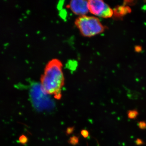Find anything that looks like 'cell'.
<instances>
[{"instance_id": "obj_1", "label": "cell", "mask_w": 146, "mask_h": 146, "mask_svg": "<svg viewBox=\"0 0 146 146\" xmlns=\"http://www.w3.org/2000/svg\"><path fill=\"white\" fill-rule=\"evenodd\" d=\"M63 65L57 58L48 61L40 78V85L45 94L53 95L57 100L61 98V89L65 84Z\"/></svg>"}, {"instance_id": "obj_2", "label": "cell", "mask_w": 146, "mask_h": 146, "mask_svg": "<svg viewBox=\"0 0 146 146\" xmlns=\"http://www.w3.org/2000/svg\"><path fill=\"white\" fill-rule=\"evenodd\" d=\"M74 24L80 34L84 37L96 36L103 32L105 29L99 18L95 16H78Z\"/></svg>"}, {"instance_id": "obj_3", "label": "cell", "mask_w": 146, "mask_h": 146, "mask_svg": "<svg viewBox=\"0 0 146 146\" xmlns=\"http://www.w3.org/2000/svg\"><path fill=\"white\" fill-rule=\"evenodd\" d=\"M88 1L89 11L94 16L107 18L113 16L114 11L108 5L102 0Z\"/></svg>"}, {"instance_id": "obj_4", "label": "cell", "mask_w": 146, "mask_h": 146, "mask_svg": "<svg viewBox=\"0 0 146 146\" xmlns=\"http://www.w3.org/2000/svg\"><path fill=\"white\" fill-rule=\"evenodd\" d=\"M67 7L73 13L79 16L87 15L89 12L88 1L73 0L70 1Z\"/></svg>"}, {"instance_id": "obj_5", "label": "cell", "mask_w": 146, "mask_h": 146, "mask_svg": "<svg viewBox=\"0 0 146 146\" xmlns=\"http://www.w3.org/2000/svg\"><path fill=\"white\" fill-rule=\"evenodd\" d=\"M138 115V112L136 110H129L127 112L128 117L130 119H135Z\"/></svg>"}, {"instance_id": "obj_6", "label": "cell", "mask_w": 146, "mask_h": 146, "mask_svg": "<svg viewBox=\"0 0 146 146\" xmlns=\"http://www.w3.org/2000/svg\"><path fill=\"white\" fill-rule=\"evenodd\" d=\"M68 142H69V143L71 144V145H75L78 144L79 138L77 136H73L70 138Z\"/></svg>"}, {"instance_id": "obj_7", "label": "cell", "mask_w": 146, "mask_h": 146, "mask_svg": "<svg viewBox=\"0 0 146 146\" xmlns=\"http://www.w3.org/2000/svg\"><path fill=\"white\" fill-rule=\"evenodd\" d=\"M19 141L21 144L24 145V144H26L27 143L28 139L27 137L26 136L23 135L20 136V137H19Z\"/></svg>"}, {"instance_id": "obj_8", "label": "cell", "mask_w": 146, "mask_h": 146, "mask_svg": "<svg viewBox=\"0 0 146 146\" xmlns=\"http://www.w3.org/2000/svg\"><path fill=\"white\" fill-rule=\"evenodd\" d=\"M138 125L141 129H146V122L145 121H140L138 123Z\"/></svg>"}, {"instance_id": "obj_9", "label": "cell", "mask_w": 146, "mask_h": 146, "mask_svg": "<svg viewBox=\"0 0 146 146\" xmlns=\"http://www.w3.org/2000/svg\"><path fill=\"white\" fill-rule=\"evenodd\" d=\"M81 135L84 138H86L89 136V133L88 131L86 129H83L81 132Z\"/></svg>"}, {"instance_id": "obj_10", "label": "cell", "mask_w": 146, "mask_h": 146, "mask_svg": "<svg viewBox=\"0 0 146 146\" xmlns=\"http://www.w3.org/2000/svg\"><path fill=\"white\" fill-rule=\"evenodd\" d=\"M74 127H70L67 128V130H66V133L68 135H70L71 133H72L73 132L74 130Z\"/></svg>"}, {"instance_id": "obj_11", "label": "cell", "mask_w": 146, "mask_h": 146, "mask_svg": "<svg viewBox=\"0 0 146 146\" xmlns=\"http://www.w3.org/2000/svg\"><path fill=\"white\" fill-rule=\"evenodd\" d=\"M136 144L138 145H141L143 144V142L142 140L140 139H138L136 140Z\"/></svg>"}]
</instances>
